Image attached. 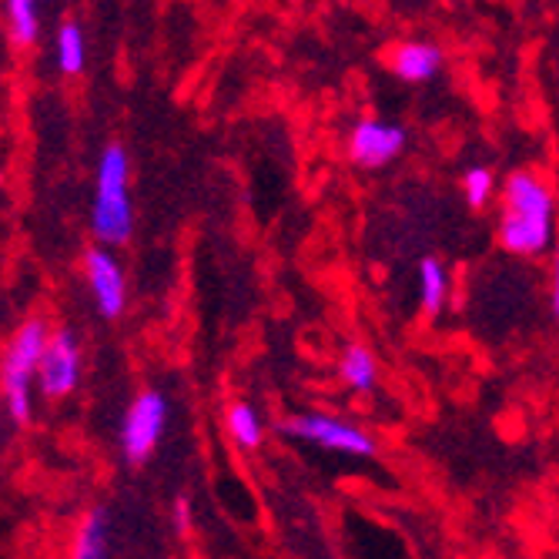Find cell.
Segmentation results:
<instances>
[{
    "label": "cell",
    "instance_id": "obj_1",
    "mask_svg": "<svg viewBox=\"0 0 559 559\" xmlns=\"http://www.w3.org/2000/svg\"><path fill=\"white\" fill-rule=\"evenodd\" d=\"M552 238V191L533 175L516 171L506 181L499 241L516 255H539Z\"/></svg>",
    "mask_w": 559,
    "mask_h": 559
},
{
    "label": "cell",
    "instance_id": "obj_2",
    "mask_svg": "<svg viewBox=\"0 0 559 559\" xmlns=\"http://www.w3.org/2000/svg\"><path fill=\"white\" fill-rule=\"evenodd\" d=\"M91 225L100 245H124L131 238L134 215H131V194H128V155L121 144H111L105 155H100Z\"/></svg>",
    "mask_w": 559,
    "mask_h": 559
},
{
    "label": "cell",
    "instance_id": "obj_3",
    "mask_svg": "<svg viewBox=\"0 0 559 559\" xmlns=\"http://www.w3.org/2000/svg\"><path fill=\"white\" fill-rule=\"evenodd\" d=\"M50 345V332L40 319H27L8 348V359H4V392H8V409L11 416L24 426L31 423V382L40 372L44 362V352Z\"/></svg>",
    "mask_w": 559,
    "mask_h": 559
},
{
    "label": "cell",
    "instance_id": "obj_4",
    "mask_svg": "<svg viewBox=\"0 0 559 559\" xmlns=\"http://www.w3.org/2000/svg\"><path fill=\"white\" fill-rule=\"evenodd\" d=\"M168 423V402L158 389H144L134 395L128 413L121 419V449L128 463H144L162 442Z\"/></svg>",
    "mask_w": 559,
    "mask_h": 559
},
{
    "label": "cell",
    "instance_id": "obj_5",
    "mask_svg": "<svg viewBox=\"0 0 559 559\" xmlns=\"http://www.w3.org/2000/svg\"><path fill=\"white\" fill-rule=\"evenodd\" d=\"M285 436H295V439H309V442H322L325 449H335V452H348V455H372L376 452V442L369 432L355 429L348 423H338L332 416H292L278 426Z\"/></svg>",
    "mask_w": 559,
    "mask_h": 559
},
{
    "label": "cell",
    "instance_id": "obj_6",
    "mask_svg": "<svg viewBox=\"0 0 559 559\" xmlns=\"http://www.w3.org/2000/svg\"><path fill=\"white\" fill-rule=\"evenodd\" d=\"M405 147V128L385 121H359L348 134V158L359 168H385Z\"/></svg>",
    "mask_w": 559,
    "mask_h": 559
},
{
    "label": "cell",
    "instance_id": "obj_7",
    "mask_svg": "<svg viewBox=\"0 0 559 559\" xmlns=\"http://www.w3.org/2000/svg\"><path fill=\"white\" fill-rule=\"evenodd\" d=\"M81 379V352H78V338L71 332H55L50 335V345L44 352V362L37 372V385L47 399H64L68 392H74Z\"/></svg>",
    "mask_w": 559,
    "mask_h": 559
},
{
    "label": "cell",
    "instance_id": "obj_8",
    "mask_svg": "<svg viewBox=\"0 0 559 559\" xmlns=\"http://www.w3.org/2000/svg\"><path fill=\"white\" fill-rule=\"evenodd\" d=\"M84 272H87V285L94 292L100 316L118 319L124 312V301H128L124 272H121L118 259L111 255L108 248H91L84 255Z\"/></svg>",
    "mask_w": 559,
    "mask_h": 559
},
{
    "label": "cell",
    "instance_id": "obj_9",
    "mask_svg": "<svg viewBox=\"0 0 559 559\" xmlns=\"http://www.w3.org/2000/svg\"><path fill=\"white\" fill-rule=\"evenodd\" d=\"M389 68L402 81L423 84L436 78V71L442 68V50L429 40H402L389 50Z\"/></svg>",
    "mask_w": 559,
    "mask_h": 559
},
{
    "label": "cell",
    "instance_id": "obj_10",
    "mask_svg": "<svg viewBox=\"0 0 559 559\" xmlns=\"http://www.w3.org/2000/svg\"><path fill=\"white\" fill-rule=\"evenodd\" d=\"M108 536H111V510L108 506H94L74 536L71 559H108Z\"/></svg>",
    "mask_w": 559,
    "mask_h": 559
},
{
    "label": "cell",
    "instance_id": "obj_11",
    "mask_svg": "<svg viewBox=\"0 0 559 559\" xmlns=\"http://www.w3.org/2000/svg\"><path fill=\"white\" fill-rule=\"evenodd\" d=\"M376 355L366 348V345H348L345 355H342V366H338V376L348 389H359V392H369L376 385Z\"/></svg>",
    "mask_w": 559,
    "mask_h": 559
},
{
    "label": "cell",
    "instance_id": "obj_12",
    "mask_svg": "<svg viewBox=\"0 0 559 559\" xmlns=\"http://www.w3.org/2000/svg\"><path fill=\"white\" fill-rule=\"evenodd\" d=\"M225 426H228L231 439H235L241 449H259V445H262V419H259V413L251 409L248 402H235V405H228Z\"/></svg>",
    "mask_w": 559,
    "mask_h": 559
},
{
    "label": "cell",
    "instance_id": "obj_13",
    "mask_svg": "<svg viewBox=\"0 0 559 559\" xmlns=\"http://www.w3.org/2000/svg\"><path fill=\"white\" fill-rule=\"evenodd\" d=\"M445 295H449L445 269L436 259H423V265H419V298H423L426 316H436L442 309Z\"/></svg>",
    "mask_w": 559,
    "mask_h": 559
},
{
    "label": "cell",
    "instance_id": "obj_14",
    "mask_svg": "<svg viewBox=\"0 0 559 559\" xmlns=\"http://www.w3.org/2000/svg\"><path fill=\"white\" fill-rule=\"evenodd\" d=\"M58 64L64 74L84 71V31L78 21H64L58 31Z\"/></svg>",
    "mask_w": 559,
    "mask_h": 559
},
{
    "label": "cell",
    "instance_id": "obj_15",
    "mask_svg": "<svg viewBox=\"0 0 559 559\" xmlns=\"http://www.w3.org/2000/svg\"><path fill=\"white\" fill-rule=\"evenodd\" d=\"M8 17H11V34L17 44H34L37 40V4L34 0H11L8 4Z\"/></svg>",
    "mask_w": 559,
    "mask_h": 559
},
{
    "label": "cell",
    "instance_id": "obj_16",
    "mask_svg": "<svg viewBox=\"0 0 559 559\" xmlns=\"http://www.w3.org/2000/svg\"><path fill=\"white\" fill-rule=\"evenodd\" d=\"M492 171L486 168H469L466 178H463V188H466V201L469 209H486V201L492 198Z\"/></svg>",
    "mask_w": 559,
    "mask_h": 559
},
{
    "label": "cell",
    "instance_id": "obj_17",
    "mask_svg": "<svg viewBox=\"0 0 559 559\" xmlns=\"http://www.w3.org/2000/svg\"><path fill=\"white\" fill-rule=\"evenodd\" d=\"M188 523H191V502L178 499L175 502V526H178V533H188Z\"/></svg>",
    "mask_w": 559,
    "mask_h": 559
},
{
    "label": "cell",
    "instance_id": "obj_18",
    "mask_svg": "<svg viewBox=\"0 0 559 559\" xmlns=\"http://www.w3.org/2000/svg\"><path fill=\"white\" fill-rule=\"evenodd\" d=\"M552 312L559 319V251H556V265H552Z\"/></svg>",
    "mask_w": 559,
    "mask_h": 559
}]
</instances>
